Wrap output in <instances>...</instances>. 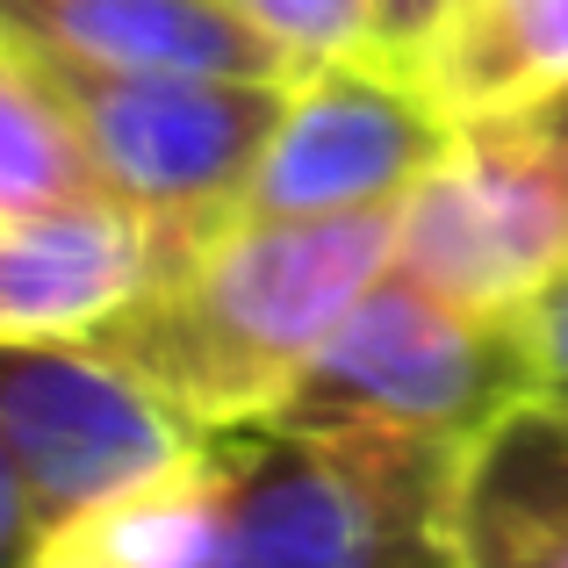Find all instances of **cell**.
Instances as JSON below:
<instances>
[{"mask_svg": "<svg viewBox=\"0 0 568 568\" xmlns=\"http://www.w3.org/2000/svg\"><path fill=\"white\" fill-rule=\"evenodd\" d=\"M396 209L231 216L187 237L87 346L130 367L194 432H252L396 260Z\"/></svg>", "mask_w": 568, "mask_h": 568, "instance_id": "1", "label": "cell"}, {"mask_svg": "<svg viewBox=\"0 0 568 568\" xmlns=\"http://www.w3.org/2000/svg\"><path fill=\"white\" fill-rule=\"evenodd\" d=\"M518 388H532L518 317L460 310L388 260V274L338 317L303 382L281 396V410L252 432L460 446Z\"/></svg>", "mask_w": 568, "mask_h": 568, "instance_id": "2", "label": "cell"}, {"mask_svg": "<svg viewBox=\"0 0 568 568\" xmlns=\"http://www.w3.org/2000/svg\"><path fill=\"white\" fill-rule=\"evenodd\" d=\"M14 51V43H8ZM58 94L87 144L101 187L159 216L173 237L231 223L237 194L260 166L288 80H231V72H159V65H80V58L22 51Z\"/></svg>", "mask_w": 568, "mask_h": 568, "instance_id": "3", "label": "cell"}, {"mask_svg": "<svg viewBox=\"0 0 568 568\" xmlns=\"http://www.w3.org/2000/svg\"><path fill=\"white\" fill-rule=\"evenodd\" d=\"M396 266L483 317H518L568 274V94L460 123L446 159L403 194Z\"/></svg>", "mask_w": 568, "mask_h": 568, "instance_id": "4", "label": "cell"}, {"mask_svg": "<svg viewBox=\"0 0 568 568\" xmlns=\"http://www.w3.org/2000/svg\"><path fill=\"white\" fill-rule=\"evenodd\" d=\"M454 446L252 432L209 568H446L439 489Z\"/></svg>", "mask_w": 568, "mask_h": 568, "instance_id": "5", "label": "cell"}, {"mask_svg": "<svg viewBox=\"0 0 568 568\" xmlns=\"http://www.w3.org/2000/svg\"><path fill=\"white\" fill-rule=\"evenodd\" d=\"M454 130L460 123H446V109L410 80L403 58L353 51L332 65H310L288 80L274 138L231 216L303 223L396 209L446 159Z\"/></svg>", "mask_w": 568, "mask_h": 568, "instance_id": "6", "label": "cell"}, {"mask_svg": "<svg viewBox=\"0 0 568 568\" xmlns=\"http://www.w3.org/2000/svg\"><path fill=\"white\" fill-rule=\"evenodd\" d=\"M202 432L87 338L0 346V446L37 504V532L94 511L138 475L166 468Z\"/></svg>", "mask_w": 568, "mask_h": 568, "instance_id": "7", "label": "cell"}, {"mask_svg": "<svg viewBox=\"0 0 568 568\" xmlns=\"http://www.w3.org/2000/svg\"><path fill=\"white\" fill-rule=\"evenodd\" d=\"M173 252L181 237L115 187L0 209V346L94 338Z\"/></svg>", "mask_w": 568, "mask_h": 568, "instance_id": "8", "label": "cell"}, {"mask_svg": "<svg viewBox=\"0 0 568 568\" xmlns=\"http://www.w3.org/2000/svg\"><path fill=\"white\" fill-rule=\"evenodd\" d=\"M446 568H568V388H518L446 460Z\"/></svg>", "mask_w": 568, "mask_h": 568, "instance_id": "9", "label": "cell"}, {"mask_svg": "<svg viewBox=\"0 0 568 568\" xmlns=\"http://www.w3.org/2000/svg\"><path fill=\"white\" fill-rule=\"evenodd\" d=\"M0 43L80 65L295 80L288 51L266 43L231 0H0Z\"/></svg>", "mask_w": 568, "mask_h": 568, "instance_id": "10", "label": "cell"}, {"mask_svg": "<svg viewBox=\"0 0 568 568\" xmlns=\"http://www.w3.org/2000/svg\"><path fill=\"white\" fill-rule=\"evenodd\" d=\"M252 432H202L166 468L43 532V568H209L245 483Z\"/></svg>", "mask_w": 568, "mask_h": 568, "instance_id": "11", "label": "cell"}, {"mask_svg": "<svg viewBox=\"0 0 568 568\" xmlns=\"http://www.w3.org/2000/svg\"><path fill=\"white\" fill-rule=\"evenodd\" d=\"M403 65L446 123L547 109L568 94V0H454Z\"/></svg>", "mask_w": 568, "mask_h": 568, "instance_id": "12", "label": "cell"}, {"mask_svg": "<svg viewBox=\"0 0 568 568\" xmlns=\"http://www.w3.org/2000/svg\"><path fill=\"white\" fill-rule=\"evenodd\" d=\"M80 187H101L87 166V144L43 72L22 51L0 43V209H37L65 202Z\"/></svg>", "mask_w": 568, "mask_h": 568, "instance_id": "13", "label": "cell"}, {"mask_svg": "<svg viewBox=\"0 0 568 568\" xmlns=\"http://www.w3.org/2000/svg\"><path fill=\"white\" fill-rule=\"evenodd\" d=\"M231 8L266 43H281L295 72L375 51V37H382V0H231Z\"/></svg>", "mask_w": 568, "mask_h": 568, "instance_id": "14", "label": "cell"}, {"mask_svg": "<svg viewBox=\"0 0 568 568\" xmlns=\"http://www.w3.org/2000/svg\"><path fill=\"white\" fill-rule=\"evenodd\" d=\"M518 338H526L532 382L568 388V274L555 281V288H540L526 310H518Z\"/></svg>", "mask_w": 568, "mask_h": 568, "instance_id": "15", "label": "cell"}, {"mask_svg": "<svg viewBox=\"0 0 568 568\" xmlns=\"http://www.w3.org/2000/svg\"><path fill=\"white\" fill-rule=\"evenodd\" d=\"M0 568H43L37 504H29V489H22V475H14L8 446H0Z\"/></svg>", "mask_w": 568, "mask_h": 568, "instance_id": "16", "label": "cell"}, {"mask_svg": "<svg viewBox=\"0 0 568 568\" xmlns=\"http://www.w3.org/2000/svg\"><path fill=\"white\" fill-rule=\"evenodd\" d=\"M446 8H454V0H382V37H375V51L382 58H403Z\"/></svg>", "mask_w": 568, "mask_h": 568, "instance_id": "17", "label": "cell"}]
</instances>
